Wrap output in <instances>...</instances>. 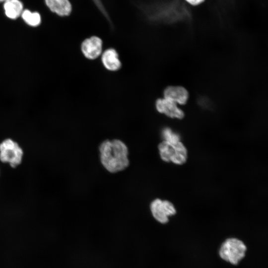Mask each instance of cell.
<instances>
[{
    "instance_id": "1",
    "label": "cell",
    "mask_w": 268,
    "mask_h": 268,
    "mask_svg": "<svg viewBox=\"0 0 268 268\" xmlns=\"http://www.w3.org/2000/svg\"><path fill=\"white\" fill-rule=\"evenodd\" d=\"M99 150L101 163L108 172L117 173L129 166L128 148L123 141L105 140L100 144Z\"/></svg>"
},
{
    "instance_id": "2",
    "label": "cell",
    "mask_w": 268,
    "mask_h": 268,
    "mask_svg": "<svg viewBox=\"0 0 268 268\" xmlns=\"http://www.w3.org/2000/svg\"><path fill=\"white\" fill-rule=\"evenodd\" d=\"M24 151L18 142L6 138L0 142V162L7 164L12 169L16 168L22 163Z\"/></svg>"
},
{
    "instance_id": "3",
    "label": "cell",
    "mask_w": 268,
    "mask_h": 268,
    "mask_svg": "<svg viewBox=\"0 0 268 268\" xmlns=\"http://www.w3.org/2000/svg\"><path fill=\"white\" fill-rule=\"evenodd\" d=\"M158 148L160 158L165 162L182 165L187 161V150L180 141L173 143L163 140Z\"/></svg>"
},
{
    "instance_id": "4",
    "label": "cell",
    "mask_w": 268,
    "mask_h": 268,
    "mask_svg": "<svg viewBox=\"0 0 268 268\" xmlns=\"http://www.w3.org/2000/svg\"><path fill=\"white\" fill-rule=\"evenodd\" d=\"M246 247L241 240L234 238L227 239L221 245L219 255L224 260L237 265L245 256Z\"/></svg>"
},
{
    "instance_id": "5",
    "label": "cell",
    "mask_w": 268,
    "mask_h": 268,
    "mask_svg": "<svg viewBox=\"0 0 268 268\" xmlns=\"http://www.w3.org/2000/svg\"><path fill=\"white\" fill-rule=\"evenodd\" d=\"M150 209L153 217L159 222L166 223L168 217L176 214L173 204L169 201L156 199L150 204Z\"/></svg>"
},
{
    "instance_id": "6",
    "label": "cell",
    "mask_w": 268,
    "mask_h": 268,
    "mask_svg": "<svg viewBox=\"0 0 268 268\" xmlns=\"http://www.w3.org/2000/svg\"><path fill=\"white\" fill-rule=\"evenodd\" d=\"M80 47L83 57L90 61L100 57L103 51V41L97 36H92L85 38L82 41Z\"/></svg>"
},
{
    "instance_id": "7",
    "label": "cell",
    "mask_w": 268,
    "mask_h": 268,
    "mask_svg": "<svg viewBox=\"0 0 268 268\" xmlns=\"http://www.w3.org/2000/svg\"><path fill=\"white\" fill-rule=\"evenodd\" d=\"M154 106L158 113L168 118L181 120L185 116V113L180 106L163 97L156 100Z\"/></svg>"
},
{
    "instance_id": "8",
    "label": "cell",
    "mask_w": 268,
    "mask_h": 268,
    "mask_svg": "<svg viewBox=\"0 0 268 268\" xmlns=\"http://www.w3.org/2000/svg\"><path fill=\"white\" fill-rule=\"evenodd\" d=\"M163 97L170 100L179 106L186 104L189 99L188 90L181 85H169L163 91Z\"/></svg>"
},
{
    "instance_id": "9",
    "label": "cell",
    "mask_w": 268,
    "mask_h": 268,
    "mask_svg": "<svg viewBox=\"0 0 268 268\" xmlns=\"http://www.w3.org/2000/svg\"><path fill=\"white\" fill-rule=\"evenodd\" d=\"M100 59L103 67L109 71L116 72L122 67V64L119 54L116 49L113 47L103 51Z\"/></svg>"
},
{
    "instance_id": "10",
    "label": "cell",
    "mask_w": 268,
    "mask_h": 268,
    "mask_svg": "<svg viewBox=\"0 0 268 268\" xmlns=\"http://www.w3.org/2000/svg\"><path fill=\"white\" fill-rule=\"evenodd\" d=\"M45 3L51 11L61 16H68L72 10L69 0H45Z\"/></svg>"
},
{
    "instance_id": "11",
    "label": "cell",
    "mask_w": 268,
    "mask_h": 268,
    "mask_svg": "<svg viewBox=\"0 0 268 268\" xmlns=\"http://www.w3.org/2000/svg\"><path fill=\"white\" fill-rule=\"evenodd\" d=\"M5 15L11 19H15L21 16L23 4L20 0H6L3 3Z\"/></svg>"
},
{
    "instance_id": "12",
    "label": "cell",
    "mask_w": 268,
    "mask_h": 268,
    "mask_svg": "<svg viewBox=\"0 0 268 268\" xmlns=\"http://www.w3.org/2000/svg\"><path fill=\"white\" fill-rule=\"evenodd\" d=\"M21 16L24 21L30 26H38L41 22V15L37 11L32 12L28 9H24L23 10Z\"/></svg>"
},
{
    "instance_id": "13",
    "label": "cell",
    "mask_w": 268,
    "mask_h": 268,
    "mask_svg": "<svg viewBox=\"0 0 268 268\" xmlns=\"http://www.w3.org/2000/svg\"><path fill=\"white\" fill-rule=\"evenodd\" d=\"M161 135L163 140L170 143H176L180 141V136L179 134L174 132L169 127H165L161 131Z\"/></svg>"
},
{
    "instance_id": "14",
    "label": "cell",
    "mask_w": 268,
    "mask_h": 268,
    "mask_svg": "<svg viewBox=\"0 0 268 268\" xmlns=\"http://www.w3.org/2000/svg\"><path fill=\"white\" fill-rule=\"evenodd\" d=\"M199 105L203 109H211L212 108V101L205 96H201L198 99Z\"/></svg>"
},
{
    "instance_id": "15",
    "label": "cell",
    "mask_w": 268,
    "mask_h": 268,
    "mask_svg": "<svg viewBox=\"0 0 268 268\" xmlns=\"http://www.w3.org/2000/svg\"><path fill=\"white\" fill-rule=\"evenodd\" d=\"M189 5L192 6H198L203 4L206 0H184Z\"/></svg>"
},
{
    "instance_id": "16",
    "label": "cell",
    "mask_w": 268,
    "mask_h": 268,
    "mask_svg": "<svg viewBox=\"0 0 268 268\" xmlns=\"http://www.w3.org/2000/svg\"><path fill=\"white\" fill-rule=\"evenodd\" d=\"M94 1L95 2V3L96 4V5L98 6V8L100 9V10H102V12L103 13V14H106V15H107L106 14V11L104 9V7L103 5V4H102V2H101V0H94Z\"/></svg>"
},
{
    "instance_id": "17",
    "label": "cell",
    "mask_w": 268,
    "mask_h": 268,
    "mask_svg": "<svg viewBox=\"0 0 268 268\" xmlns=\"http://www.w3.org/2000/svg\"><path fill=\"white\" fill-rule=\"evenodd\" d=\"M6 0H0V2H4Z\"/></svg>"
}]
</instances>
